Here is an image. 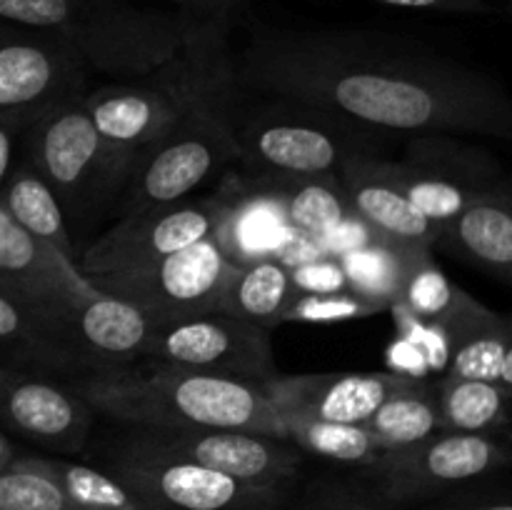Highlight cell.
<instances>
[{
    "label": "cell",
    "mask_w": 512,
    "mask_h": 510,
    "mask_svg": "<svg viewBox=\"0 0 512 510\" xmlns=\"http://www.w3.org/2000/svg\"><path fill=\"white\" fill-rule=\"evenodd\" d=\"M233 63L243 95L310 105L383 135L512 138V103L495 75L400 35L263 30Z\"/></svg>",
    "instance_id": "cell-1"
},
{
    "label": "cell",
    "mask_w": 512,
    "mask_h": 510,
    "mask_svg": "<svg viewBox=\"0 0 512 510\" xmlns=\"http://www.w3.org/2000/svg\"><path fill=\"white\" fill-rule=\"evenodd\" d=\"M145 363V360H143ZM95 415L143 428H225L285 438L263 388L243 380L145 363L65 380Z\"/></svg>",
    "instance_id": "cell-2"
},
{
    "label": "cell",
    "mask_w": 512,
    "mask_h": 510,
    "mask_svg": "<svg viewBox=\"0 0 512 510\" xmlns=\"http://www.w3.org/2000/svg\"><path fill=\"white\" fill-rule=\"evenodd\" d=\"M225 25V15L200 18L140 8L128 0H75L60 35L73 45L90 75L130 83L163 73Z\"/></svg>",
    "instance_id": "cell-3"
},
{
    "label": "cell",
    "mask_w": 512,
    "mask_h": 510,
    "mask_svg": "<svg viewBox=\"0 0 512 510\" xmlns=\"http://www.w3.org/2000/svg\"><path fill=\"white\" fill-rule=\"evenodd\" d=\"M383 138L378 130L290 100L263 98L235 110L238 163L248 175L335 178L350 158L380 155Z\"/></svg>",
    "instance_id": "cell-4"
},
{
    "label": "cell",
    "mask_w": 512,
    "mask_h": 510,
    "mask_svg": "<svg viewBox=\"0 0 512 510\" xmlns=\"http://www.w3.org/2000/svg\"><path fill=\"white\" fill-rule=\"evenodd\" d=\"M95 465L138 498L143 510H283L293 490L248 485L155 445L135 425L108 433Z\"/></svg>",
    "instance_id": "cell-5"
},
{
    "label": "cell",
    "mask_w": 512,
    "mask_h": 510,
    "mask_svg": "<svg viewBox=\"0 0 512 510\" xmlns=\"http://www.w3.org/2000/svg\"><path fill=\"white\" fill-rule=\"evenodd\" d=\"M243 90L213 95L195 105L130 170L123 188L125 215L188 200L205 180L238 163L235 110Z\"/></svg>",
    "instance_id": "cell-6"
},
{
    "label": "cell",
    "mask_w": 512,
    "mask_h": 510,
    "mask_svg": "<svg viewBox=\"0 0 512 510\" xmlns=\"http://www.w3.org/2000/svg\"><path fill=\"white\" fill-rule=\"evenodd\" d=\"M510 465V430L458 433L435 430L398 450H383L373 465L355 470L378 510H408L458 485L503 473Z\"/></svg>",
    "instance_id": "cell-7"
},
{
    "label": "cell",
    "mask_w": 512,
    "mask_h": 510,
    "mask_svg": "<svg viewBox=\"0 0 512 510\" xmlns=\"http://www.w3.org/2000/svg\"><path fill=\"white\" fill-rule=\"evenodd\" d=\"M153 320L133 303L95 288L80 303L58 310L45 323L23 368L73 380L143 360Z\"/></svg>",
    "instance_id": "cell-8"
},
{
    "label": "cell",
    "mask_w": 512,
    "mask_h": 510,
    "mask_svg": "<svg viewBox=\"0 0 512 510\" xmlns=\"http://www.w3.org/2000/svg\"><path fill=\"white\" fill-rule=\"evenodd\" d=\"M18 153L53 190L65 220L83 218L85 210L115 195L103 145L83 98L68 100L28 125Z\"/></svg>",
    "instance_id": "cell-9"
},
{
    "label": "cell",
    "mask_w": 512,
    "mask_h": 510,
    "mask_svg": "<svg viewBox=\"0 0 512 510\" xmlns=\"http://www.w3.org/2000/svg\"><path fill=\"white\" fill-rule=\"evenodd\" d=\"M88 90V68L63 35L0 20V123L28 128Z\"/></svg>",
    "instance_id": "cell-10"
},
{
    "label": "cell",
    "mask_w": 512,
    "mask_h": 510,
    "mask_svg": "<svg viewBox=\"0 0 512 510\" xmlns=\"http://www.w3.org/2000/svg\"><path fill=\"white\" fill-rule=\"evenodd\" d=\"M238 265L230 263L213 233L173 255L135 270L88 278L103 293L143 310L153 325L218 310L220 295Z\"/></svg>",
    "instance_id": "cell-11"
},
{
    "label": "cell",
    "mask_w": 512,
    "mask_h": 510,
    "mask_svg": "<svg viewBox=\"0 0 512 510\" xmlns=\"http://www.w3.org/2000/svg\"><path fill=\"white\" fill-rule=\"evenodd\" d=\"M143 360L253 385L278 375L270 330L223 310L153 325Z\"/></svg>",
    "instance_id": "cell-12"
},
{
    "label": "cell",
    "mask_w": 512,
    "mask_h": 510,
    "mask_svg": "<svg viewBox=\"0 0 512 510\" xmlns=\"http://www.w3.org/2000/svg\"><path fill=\"white\" fill-rule=\"evenodd\" d=\"M220 215H223V200L218 193L125 215L110 233L95 240L80 255L78 270L85 278H95V275L143 268L153 260L208 238L220 223Z\"/></svg>",
    "instance_id": "cell-13"
},
{
    "label": "cell",
    "mask_w": 512,
    "mask_h": 510,
    "mask_svg": "<svg viewBox=\"0 0 512 510\" xmlns=\"http://www.w3.org/2000/svg\"><path fill=\"white\" fill-rule=\"evenodd\" d=\"M95 413L65 380L0 360V433L50 453H83Z\"/></svg>",
    "instance_id": "cell-14"
},
{
    "label": "cell",
    "mask_w": 512,
    "mask_h": 510,
    "mask_svg": "<svg viewBox=\"0 0 512 510\" xmlns=\"http://www.w3.org/2000/svg\"><path fill=\"white\" fill-rule=\"evenodd\" d=\"M135 428L160 448L248 485L293 490L305 465V453L290 440L255 430Z\"/></svg>",
    "instance_id": "cell-15"
},
{
    "label": "cell",
    "mask_w": 512,
    "mask_h": 510,
    "mask_svg": "<svg viewBox=\"0 0 512 510\" xmlns=\"http://www.w3.org/2000/svg\"><path fill=\"white\" fill-rule=\"evenodd\" d=\"M413 375L385 373H278L263 383L265 398L275 413L300 418L328 420V423L363 425L378 405Z\"/></svg>",
    "instance_id": "cell-16"
},
{
    "label": "cell",
    "mask_w": 512,
    "mask_h": 510,
    "mask_svg": "<svg viewBox=\"0 0 512 510\" xmlns=\"http://www.w3.org/2000/svg\"><path fill=\"white\" fill-rule=\"evenodd\" d=\"M338 185L353 218L375 238L403 245H438L440 225L425 218L405 195L393 160L380 155H358L338 170Z\"/></svg>",
    "instance_id": "cell-17"
},
{
    "label": "cell",
    "mask_w": 512,
    "mask_h": 510,
    "mask_svg": "<svg viewBox=\"0 0 512 510\" xmlns=\"http://www.w3.org/2000/svg\"><path fill=\"white\" fill-rule=\"evenodd\" d=\"M0 288L45 310H65L95 293L73 260L25 233L0 205Z\"/></svg>",
    "instance_id": "cell-18"
},
{
    "label": "cell",
    "mask_w": 512,
    "mask_h": 510,
    "mask_svg": "<svg viewBox=\"0 0 512 510\" xmlns=\"http://www.w3.org/2000/svg\"><path fill=\"white\" fill-rule=\"evenodd\" d=\"M443 335V375L490 380L512 388V323L455 288L453 303L438 320Z\"/></svg>",
    "instance_id": "cell-19"
},
{
    "label": "cell",
    "mask_w": 512,
    "mask_h": 510,
    "mask_svg": "<svg viewBox=\"0 0 512 510\" xmlns=\"http://www.w3.org/2000/svg\"><path fill=\"white\" fill-rule=\"evenodd\" d=\"M223 200V215L213 238L233 265L270 258L290 233L283 198L273 180L245 173H225L215 190Z\"/></svg>",
    "instance_id": "cell-20"
},
{
    "label": "cell",
    "mask_w": 512,
    "mask_h": 510,
    "mask_svg": "<svg viewBox=\"0 0 512 510\" xmlns=\"http://www.w3.org/2000/svg\"><path fill=\"white\" fill-rule=\"evenodd\" d=\"M398 165L418 178L458 190L475 200L510 190L505 168L493 153L463 143L450 133L408 135V145Z\"/></svg>",
    "instance_id": "cell-21"
},
{
    "label": "cell",
    "mask_w": 512,
    "mask_h": 510,
    "mask_svg": "<svg viewBox=\"0 0 512 510\" xmlns=\"http://www.w3.org/2000/svg\"><path fill=\"white\" fill-rule=\"evenodd\" d=\"M510 190L478 200L440 225L438 245L508 283L512 273Z\"/></svg>",
    "instance_id": "cell-22"
},
{
    "label": "cell",
    "mask_w": 512,
    "mask_h": 510,
    "mask_svg": "<svg viewBox=\"0 0 512 510\" xmlns=\"http://www.w3.org/2000/svg\"><path fill=\"white\" fill-rule=\"evenodd\" d=\"M0 205L8 210L10 218L25 233L78 265L73 235H70L68 220H65L58 198L23 158L13 163L3 188H0Z\"/></svg>",
    "instance_id": "cell-23"
},
{
    "label": "cell",
    "mask_w": 512,
    "mask_h": 510,
    "mask_svg": "<svg viewBox=\"0 0 512 510\" xmlns=\"http://www.w3.org/2000/svg\"><path fill=\"white\" fill-rule=\"evenodd\" d=\"M295 293L298 288L283 263L275 258H258L235 268L220 295L218 310L248 320L258 328L273 330L283 323V313Z\"/></svg>",
    "instance_id": "cell-24"
},
{
    "label": "cell",
    "mask_w": 512,
    "mask_h": 510,
    "mask_svg": "<svg viewBox=\"0 0 512 510\" xmlns=\"http://www.w3.org/2000/svg\"><path fill=\"white\" fill-rule=\"evenodd\" d=\"M363 425L383 450L408 448L433 435L435 430H440L435 380L405 378Z\"/></svg>",
    "instance_id": "cell-25"
},
{
    "label": "cell",
    "mask_w": 512,
    "mask_h": 510,
    "mask_svg": "<svg viewBox=\"0 0 512 510\" xmlns=\"http://www.w3.org/2000/svg\"><path fill=\"white\" fill-rule=\"evenodd\" d=\"M440 428L458 433H498L510 430L512 388L490 380L443 375L435 380Z\"/></svg>",
    "instance_id": "cell-26"
},
{
    "label": "cell",
    "mask_w": 512,
    "mask_h": 510,
    "mask_svg": "<svg viewBox=\"0 0 512 510\" xmlns=\"http://www.w3.org/2000/svg\"><path fill=\"white\" fill-rule=\"evenodd\" d=\"M280 420H283L285 440H290L305 455L363 470L383 453L365 425L328 423V420L300 418V415H283Z\"/></svg>",
    "instance_id": "cell-27"
},
{
    "label": "cell",
    "mask_w": 512,
    "mask_h": 510,
    "mask_svg": "<svg viewBox=\"0 0 512 510\" xmlns=\"http://www.w3.org/2000/svg\"><path fill=\"white\" fill-rule=\"evenodd\" d=\"M248 175V173H245ZM268 178V175H258ZM278 185L285 218L293 230L313 235L320 243L330 238L345 220L350 208L338 178H268Z\"/></svg>",
    "instance_id": "cell-28"
},
{
    "label": "cell",
    "mask_w": 512,
    "mask_h": 510,
    "mask_svg": "<svg viewBox=\"0 0 512 510\" xmlns=\"http://www.w3.org/2000/svg\"><path fill=\"white\" fill-rule=\"evenodd\" d=\"M420 250H425V245H403L373 238L360 248L340 253L338 260L343 265L350 288L380 300L390 308L403 288L405 270Z\"/></svg>",
    "instance_id": "cell-29"
},
{
    "label": "cell",
    "mask_w": 512,
    "mask_h": 510,
    "mask_svg": "<svg viewBox=\"0 0 512 510\" xmlns=\"http://www.w3.org/2000/svg\"><path fill=\"white\" fill-rule=\"evenodd\" d=\"M33 458L80 510H143L138 498L100 465L75 463L55 455H33Z\"/></svg>",
    "instance_id": "cell-30"
},
{
    "label": "cell",
    "mask_w": 512,
    "mask_h": 510,
    "mask_svg": "<svg viewBox=\"0 0 512 510\" xmlns=\"http://www.w3.org/2000/svg\"><path fill=\"white\" fill-rule=\"evenodd\" d=\"M0 510H80L58 483L35 463L33 453H20L0 470Z\"/></svg>",
    "instance_id": "cell-31"
},
{
    "label": "cell",
    "mask_w": 512,
    "mask_h": 510,
    "mask_svg": "<svg viewBox=\"0 0 512 510\" xmlns=\"http://www.w3.org/2000/svg\"><path fill=\"white\" fill-rule=\"evenodd\" d=\"M458 285L440 270L435 263L433 250H420L413 258V263L405 270L403 288L395 303L403 305L413 318L438 323L445 315V310L453 303V295Z\"/></svg>",
    "instance_id": "cell-32"
},
{
    "label": "cell",
    "mask_w": 512,
    "mask_h": 510,
    "mask_svg": "<svg viewBox=\"0 0 512 510\" xmlns=\"http://www.w3.org/2000/svg\"><path fill=\"white\" fill-rule=\"evenodd\" d=\"M388 305L380 300L368 298L348 285L333 293H295L283 313V323H343V320L373 318V315L388 313Z\"/></svg>",
    "instance_id": "cell-33"
},
{
    "label": "cell",
    "mask_w": 512,
    "mask_h": 510,
    "mask_svg": "<svg viewBox=\"0 0 512 510\" xmlns=\"http://www.w3.org/2000/svg\"><path fill=\"white\" fill-rule=\"evenodd\" d=\"M53 313L58 310H45L40 305L25 303L0 288V360L25 365L30 350L35 348Z\"/></svg>",
    "instance_id": "cell-34"
},
{
    "label": "cell",
    "mask_w": 512,
    "mask_h": 510,
    "mask_svg": "<svg viewBox=\"0 0 512 510\" xmlns=\"http://www.w3.org/2000/svg\"><path fill=\"white\" fill-rule=\"evenodd\" d=\"M283 510H378V505L373 503L358 475L353 478L325 475L310 483L293 505L288 500Z\"/></svg>",
    "instance_id": "cell-35"
},
{
    "label": "cell",
    "mask_w": 512,
    "mask_h": 510,
    "mask_svg": "<svg viewBox=\"0 0 512 510\" xmlns=\"http://www.w3.org/2000/svg\"><path fill=\"white\" fill-rule=\"evenodd\" d=\"M408 510H512V498L508 483L500 480V473H493Z\"/></svg>",
    "instance_id": "cell-36"
},
{
    "label": "cell",
    "mask_w": 512,
    "mask_h": 510,
    "mask_svg": "<svg viewBox=\"0 0 512 510\" xmlns=\"http://www.w3.org/2000/svg\"><path fill=\"white\" fill-rule=\"evenodd\" d=\"M293 285L300 293H333V290L348 288V278L335 255H323L318 260L298 265L290 270Z\"/></svg>",
    "instance_id": "cell-37"
},
{
    "label": "cell",
    "mask_w": 512,
    "mask_h": 510,
    "mask_svg": "<svg viewBox=\"0 0 512 510\" xmlns=\"http://www.w3.org/2000/svg\"><path fill=\"white\" fill-rule=\"evenodd\" d=\"M323 255H330V253L325 250V245L320 243L318 238L300 233V230H290V233L280 240V245L273 250L270 258H275L278 263H283L285 268L293 270L298 268V265L310 263V260L323 258Z\"/></svg>",
    "instance_id": "cell-38"
},
{
    "label": "cell",
    "mask_w": 512,
    "mask_h": 510,
    "mask_svg": "<svg viewBox=\"0 0 512 510\" xmlns=\"http://www.w3.org/2000/svg\"><path fill=\"white\" fill-rule=\"evenodd\" d=\"M370 3L393 5V8H410V10H435V13H465L478 15L488 13V0H370Z\"/></svg>",
    "instance_id": "cell-39"
},
{
    "label": "cell",
    "mask_w": 512,
    "mask_h": 510,
    "mask_svg": "<svg viewBox=\"0 0 512 510\" xmlns=\"http://www.w3.org/2000/svg\"><path fill=\"white\" fill-rule=\"evenodd\" d=\"M25 128L10 123H0V188H3L5 178H8L10 168L15 163V155H18V143L20 135Z\"/></svg>",
    "instance_id": "cell-40"
},
{
    "label": "cell",
    "mask_w": 512,
    "mask_h": 510,
    "mask_svg": "<svg viewBox=\"0 0 512 510\" xmlns=\"http://www.w3.org/2000/svg\"><path fill=\"white\" fill-rule=\"evenodd\" d=\"M173 3L188 5V8L205 10L208 15H225L230 8L240 3V0H173Z\"/></svg>",
    "instance_id": "cell-41"
},
{
    "label": "cell",
    "mask_w": 512,
    "mask_h": 510,
    "mask_svg": "<svg viewBox=\"0 0 512 510\" xmlns=\"http://www.w3.org/2000/svg\"><path fill=\"white\" fill-rule=\"evenodd\" d=\"M18 455H20V450L15 448V443H13V440H10V435L0 433V470L8 468V465L13 463V460L18 458Z\"/></svg>",
    "instance_id": "cell-42"
}]
</instances>
